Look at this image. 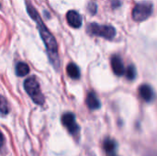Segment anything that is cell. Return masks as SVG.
<instances>
[{"instance_id":"obj_1","label":"cell","mask_w":157,"mask_h":156,"mask_svg":"<svg viewBox=\"0 0 157 156\" xmlns=\"http://www.w3.org/2000/svg\"><path fill=\"white\" fill-rule=\"evenodd\" d=\"M35 22L37 24V28L40 32V38L45 45L51 63L53 65V67L56 70H58L60 68V58H59V53H58L57 41L55 40L54 36L50 32V30L47 29L45 24L42 22L40 17Z\"/></svg>"},{"instance_id":"obj_2","label":"cell","mask_w":157,"mask_h":156,"mask_svg":"<svg viewBox=\"0 0 157 156\" xmlns=\"http://www.w3.org/2000/svg\"><path fill=\"white\" fill-rule=\"evenodd\" d=\"M23 86H24V89L26 93L29 96V97L35 104L40 105V106L44 104L45 97L40 90V83L35 76H30L27 78Z\"/></svg>"},{"instance_id":"obj_3","label":"cell","mask_w":157,"mask_h":156,"mask_svg":"<svg viewBox=\"0 0 157 156\" xmlns=\"http://www.w3.org/2000/svg\"><path fill=\"white\" fill-rule=\"evenodd\" d=\"M87 30L90 34L104 38L106 40H112L116 36V29L112 26L109 25H100L98 23H91Z\"/></svg>"},{"instance_id":"obj_4","label":"cell","mask_w":157,"mask_h":156,"mask_svg":"<svg viewBox=\"0 0 157 156\" xmlns=\"http://www.w3.org/2000/svg\"><path fill=\"white\" fill-rule=\"evenodd\" d=\"M153 9V4L150 2L139 3L132 9V18L137 22L144 21L152 15Z\"/></svg>"},{"instance_id":"obj_5","label":"cell","mask_w":157,"mask_h":156,"mask_svg":"<svg viewBox=\"0 0 157 156\" xmlns=\"http://www.w3.org/2000/svg\"><path fill=\"white\" fill-rule=\"evenodd\" d=\"M62 122L72 135H75L79 132L80 128L76 122L75 114H73L72 112H67L63 114L62 117Z\"/></svg>"},{"instance_id":"obj_6","label":"cell","mask_w":157,"mask_h":156,"mask_svg":"<svg viewBox=\"0 0 157 156\" xmlns=\"http://www.w3.org/2000/svg\"><path fill=\"white\" fill-rule=\"evenodd\" d=\"M110 64L113 73L118 76H122L126 73V68L121 58L119 55H113L110 59Z\"/></svg>"},{"instance_id":"obj_7","label":"cell","mask_w":157,"mask_h":156,"mask_svg":"<svg viewBox=\"0 0 157 156\" xmlns=\"http://www.w3.org/2000/svg\"><path fill=\"white\" fill-rule=\"evenodd\" d=\"M66 20L69 26L78 29L82 26V17L75 10H69L66 14Z\"/></svg>"},{"instance_id":"obj_8","label":"cell","mask_w":157,"mask_h":156,"mask_svg":"<svg viewBox=\"0 0 157 156\" xmlns=\"http://www.w3.org/2000/svg\"><path fill=\"white\" fill-rule=\"evenodd\" d=\"M139 94H140L141 97L145 102H148V103L152 102L155 96L154 88L148 84H144L139 87Z\"/></svg>"},{"instance_id":"obj_9","label":"cell","mask_w":157,"mask_h":156,"mask_svg":"<svg viewBox=\"0 0 157 156\" xmlns=\"http://www.w3.org/2000/svg\"><path fill=\"white\" fill-rule=\"evenodd\" d=\"M86 103L87 108L91 110H97L101 108V102L94 92H89L87 94Z\"/></svg>"},{"instance_id":"obj_10","label":"cell","mask_w":157,"mask_h":156,"mask_svg":"<svg viewBox=\"0 0 157 156\" xmlns=\"http://www.w3.org/2000/svg\"><path fill=\"white\" fill-rule=\"evenodd\" d=\"M66 72L69 77H71L72 79H79L81 73H80V69L79 67L74 63H70L67 67H66Z\"/></svg>"},{"instance_id":"obj_11","label":"cell","mask_w":157,"mask_h":156,"mask_svg":"<svg viewBox=\"0 0 157 156\" xmlns=\"http://www.w3.org/2000/svg\"><path fill=\"white\" fill-rule=\"evenodd\" d=\"M29 74V67L26 63L19 62L16 65V74L17 76H25Z\"/></svg>"},{"instance_id":"obj_12","label":"cell","mask_w":157,"mask_h":156,"mask_svg":"<svg viewBox=\"0 0 157 156\" xmlns=\"http://www.w3.org/2000/svg\"><path fill=\"white\" fill-rule=\"evenodd\" d=\"M103 148L108 154H113L117 149V143L113 139L107 138L103 143Z\"/></svg>"},{"instance_id":"obj_13","label":"cell","mask_w":157,"mask_h":156,"mask_svg":"<svg viewBox=\"0 0 157 156\" xmlns=\"http://www.w3.org/2000/svg\"><path fill=\"white\" fill-rule=\"evenodd\" d=\"M136 74H137V71H136V68L134 65H129L126 68L125 75L128 80H134L136 77Z\"/></svg>"},{"instance_id":"obj_14","label":"cell","mask_w":157,"mask_h":156,"mask_svg":"<svg viewBox=\"0 0 157 156\" xmlns=\"http://www.w3.org/2000/svg\"><path fill=\"white\" fill-rule=\"evenodd\" d=\"M27 11H28V14L29 16L34 20V21H37L40 17L39 15V13L37 12V10L30 5V4H27Z\"/></svg>"},{"instance_id":"obj_15","label":"cell","mask_w":157,"mask_h":156,"mask_svg":"<svg viewBox=\"0 0 157 156\" xmlns=\"http://www.w3.org/2000/svg\"><path fill=\"white\" fill-rule=\"evenodd\" d=\"M0 110H1V114H2V116H5V115L8 114V112H9V105H8L7 100L5 98V97H1Z\"/></svg>"},{"instance_id":"obj_16","label":"cell","mask_w":157,"mask_h":156,"mask_svg":"<svg viewBox=\"0 0 157 156\" xmlns=\"http://www.w3.org/2000/svg\"><path fill=\"white\" fill-rule=\"evenodd\" d=\"M87 8L91 12L92 15H95L97 13V4H95V3H89Z\"/></svg>"},{"instance_id":"obj_17","label":"cell","mask_w":157,"mask_h":156,"mask_svg":"<svg viewBox=\"0 0 157 156\" xmlns=\"http://www.w3.org/2000/svg\"><path fill=\"white\" fill-rule=\"evenodd\" d=\"M111 5H112V7L113 8H116V7H118V6H121V2L119 0H112Z\"/></svg>"},{"instance_id":"obj_18","label":"cell","mask_w":157,"mask_h":156,"mask_svg":"<svg viewBox=\"0 0 157 156\" xmlns=\"http://www.w3.org/2000/svg\"><path fill=\"white\" fill-rule=\"evenodd\" d=\"M146 156H157V152L156 151H153V152H149Z\"/></svg>"}]
</instances>
